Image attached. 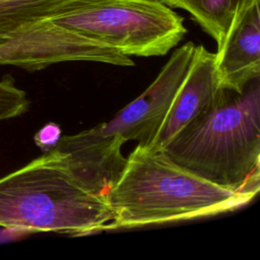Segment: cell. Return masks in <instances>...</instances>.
Returning a JSON list of instances; mask_svg holds the SVG:
<instances>
[{
    "instance_id": "1",
    "label": "cell",
    "mask_w": 260,
    "mask_h": 260,
    "mask_svg": "<svg viewBox=\"0 0 260 260\" xmlns=\"http://www.w3.org/2000/svg\"><path fill=\"white\" fill-rule=\"evenodd\" d=\"M218 186L256 196L260 190V81L242 91L221 86L211 106L161 150Z\"/></svg>"
},
{
    "instance_id": "2",
    "label": "cell",
    "mask_w": 260,
    "mask_h": 260,
    "mask_svg": "<svg viewBox=\"0 0 260 260\" xmlns=\"http://www.w3.org/2000/svg\"><path fill=\"white\" fill-rule=\"evenodd\" d=\"M255 196L213 184L173 161L165 152L137 144L105 199L109 230L131 229L216 215Z\"/></svg>"
},
{
    "instance_id": "3",
    "label": "cell",
    "mask_w": 260,
    "mask_h": 260,
    "mask_svg": "<svg viewBox=\"0 0 260 260\" xmlns=\"http://www.w3.org/2000/svg\"><path fill=\"white\" fill-rule=\"evenodd\" d=\"M105 198L83 187L56 147L0 178V226L84 236L109 230Z\"/></svg>"
},
{
    "instance_id": "4",
    "label": "cell",
    "mask_w": 260,
    "mask_h": 260,
    "mask_svg": "<svg viewBox=\"0 0 260 260\" xmlns=\"http://www.w3.org/2000/svg\"><path fill=\"white\" fill-rule=\"evenodd\" d=\"M50 18L128 57L164 56L187 32L160 0H80Z\"/></svg>"
},
{
    "instance_id": "5",
    "label": "cell",
    "mask_w": 260,
    "mask_h": 260,
    "mask_svg": "<svg viewBox=\"0 0 260 260\" xmlns=\"http://www.w3.org/2000/svg\"><path fill=\"white\" fill-rule=\"evenodd\" d=\"M70 61L134 65L131 57L64 27L50 17L24 24L0 45V65L19 67L30 72Z\"/></svg>"
},
{
    "instance_id": "6",
    "label": "cell",
    "mask_w": 260,
    "mask_h": 260,
    "mask_svg": "<svg viewBox=\"0 0 260 260\" xmlns=\"http://www.w3.org/2000/svg\"><path fill=\"white\" fill-rule=\"evenodd\" d=\"M196 45L188 42L176 49L155 79L109 122L94 126L102 134L119 136L124 142L145 145L168 111L194 57Z\"/></svg>"
},
{
    "instance_id": "7",
    "label": "cell",
    "mask_w": 260,
    "mask_h": 260,
    "mask_svg": "<svg viewBox=\"0 0 260 260\" xmlns=\"http://www.w3.org/2000/svg\"><path fill=\"white\" fill-rule=\"evenodd\" d=\"M220 88L215 54L202 45H196L191 66L182 84L151 138L143 146L161 151L184 127L211 106Z\"/></svg>"
},
{
    "instance_id": "8",
    "label": "cell",
    "mask_w": 260,
    "mask_h": 260,
    "mask_svg": "<svg viewBox=\"0 0 260 260\" xmlns=\"http://www.w3.org/2000/svg\"><path fill=\"white\" fill-rule=\"evenodd\" d=\"M124 143L119 136L104 135L92 127L61 136L56 148L64 153L74 178L88 191L105 198L124 169Z\"/></svg>"
},
{
    "instance_id": "9",
    "label": "cell",
    "mask_w": 260,
    "mask_h": 260,
    "mask_svg": "<svg viewBox=\"0 0 260 260\" xmlns=\"http://www.w3.org/2000/svg\"><path fill=\"white\" fill-rule=\"evenodd\" d=\"M260 0H240L222 42L215 66L220 85L242 91L260 76Z\"/></svg>"
},
{
    "instance_id": "10",
    "label": "cell",
    "mask_w": 260,
    "mask_h": 260,
    "mask_svg": "<svg viewBox=\"0 0 260 260\" xmlns=\"http://www.w3.org/2000/svg\"><path fill=\"white\" fill-rule=\"evenodd\" d=\"M80 0H0V45L31 21L56 15Z\"/></svg>"
},
{
    "instance_id": "11",
    "label": "cell",
    "mask_w": 260,
    "mask_h": 260,
    "mask_svg": "<svg viewBox=\"0 0 260 260\" xmlns=\"http://www.w3.org/2000/svg\"><path fill=\"white\" fill-rule=\"evenodd\" d=\"M171 8L189 12L200 27L219 46L240 0H160Z\"/></svg>"
},
{
    "instance_id": "12",
    "label": "cell",
    "mask_w": 260,
    "mask_h": 260,
    "mask_svg": "<svg viewBox=\"0 0 260 260\" xmlns=\"http://www.w3.org/2000/svg\"><path fill=\"white\" fill-rule=\"evenodd\" d=\"M29 107L26 92L19 88L11 76L0 79V121L24 114Z\"/></svg>"
},
{
    "instance_id": "13",
    "label": "cell",
    "mask_w": 260,
    "mask_h": 260,
    "mask_svg": "<svg viewBox=\"0 0 260 260\" xmlns=\"http://www.w3.org/2000/svg\"><path fill=\"white\" fill-rule=\"evenodd\" d=\"M61 136L60 126L55 122H49L34 135V141L43 152H47L57 146Z\"/></svg>"
}]
</instances>
